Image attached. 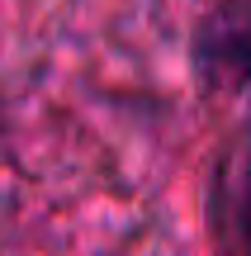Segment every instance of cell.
<instances>
[{
  "instance_id": "1",
  "label": "cell",
  "mask_w": 251,
  "mask_h": 256,
  "mask_svg": "<svg viewBox=\"0 0 251 256\" xmlns=\"http://www.w3.org/2000/svg\"><path fill=\"white\" fill-rule=\"evenodd\" d=\"M199 66L251 86V0H228L199 28Z\"/></svg>"
},
{
  "instance_id": "2",
  "label": "cell",
  "mask_w": 251,
  "mask_h": 256,
  "mask_svg": "<svg viewBox=\"0 0 251 256\" xmlns=\"http://www.w3.org/2000/svg\"><path fill=\"white\" fill-rule=\"evenodd\" d=\"M242 232H247V256H251V185H247V204H242Z\"/></svg>"
}]
</instances>
